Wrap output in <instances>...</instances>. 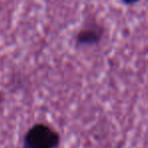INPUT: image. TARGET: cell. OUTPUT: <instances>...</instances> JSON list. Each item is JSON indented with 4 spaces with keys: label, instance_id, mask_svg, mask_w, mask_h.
<instances>
[{
    "label": "cell",
    "instance_id": "6da1fadb",
    "mask_svg": "<svg viewBox=\"0 0 148 148\" xmlns=\"http://www.w3.org/2000/svg\"><path fill=\"white\" fill-rule=\"evenodd\" d=\"M60 135L51 125L35 123L25 132L21 148H59Z\"/></svg>",
    "mask_w": 148,
    "mask_h": 148
},
{
    "label": "cell",
    "instance_id": "7a4b0ae2",
    "mask_svg": "<svg viewBox=\"0 0 148 148\" xmlns=\"http://www.w3.org/2000/svg\"><path fill=\"white\" fill-rule=\"evenodd\" d=\"M103 36V28L99 24H90L78 32L76 36V42L82 47L96 45L101 41Z\"/></svg>",
    "mask_w": 148,
    "mask_h": 148
},
{
    "label": "cell",
    "instance_id": "3957f363",
    "mask_svg": "<svg viewBox=\"0 0 148 148\" xmlns=\"http://www.w3.org/2000/svg\"><path fill=\"white\" fill-rule=\"evenodd\" d=\"M122 1L124 2L125 4H127V5H131V4L137 3V2L140 1V0H122Z\"/></svg>",
    "mask_w": 148,
    "mask_h": 148
},
{
    "label": "cell",
    "instance_id": "277c9868",
    "mask_svg": "<svg viewBox=\"0 0 148 148\" xmlns=\"http://www.w3.org/2000/svg\"><path fill=\"white\" fill-rule=\"evenodd\" d=\"M3 101H4V95H3V93L0 92V104H1Z\"/></svg>",
    "mask_w": 148,
    "mask_h": 148
}]
</instances>
